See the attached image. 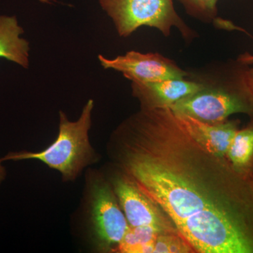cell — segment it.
I'll return each instance as SVG.
<instances>
[{
    "label": "cell",
    "instance_id": "obj_9",
    "mask_svg": "<svg viewBox=\"0 0 253 253\" xmlns=\"http://www.w3.org/2000/svg\"><path fill=\"white\" fill-rule=\"evenodd\" d=\"M176 115L190 135L204 149L218 157L226 158L228 150L240 129L239 120L210 123L185 115Z\"/></svg>",
    "mask_w": 253,
    "mask_h": 253
},
{
    "label": "cell",
    "instance_id": "obj_11",
    "mask_svg": "<svg viewBox=\"0 0 253 253\" xmlns=\"http://www.w3.org/2000/svg\"><path fill=\"white\" fill-rule=\"evenodd\" d=\"M226 158L236 172L253 178V118L236 132Z\"/></svg>",
    "mask_w": 253,
    "mask_h": 253
},
{
    "label": "cell",
    "instance_id": "obj_6",
    "mask_svg": "<svg viewBox=\"0 0 253 253\" xmlns=\"http://www.w3.org/2000/svg\"><path fill=\"white\" fill-rule=\"evenodd\" d=\"M109 182L129 226H151L164 234H179L162 208L146 196L126 173L118 168Z\"/></svg>",
    "mask_w": 253,
    "mask_h": 253
},
{
    "label": "cell",
    "instance_id": "obj_17",
    "mask_svg": "<svg viewBox=\"0 0 253 253\" xmlns=\"http://www.w3.org/2000/svg\"><path fill=\"white\" fill-rule=\"evenodd\" d=\"M3 162L4 161L1 160V158H0V185L2 184L6 176V169L3 165Z\"/></svg>",
    "mask_w": 253,
    "mask_h": 253
},
{
    "label": "cell",
    "instance_id": "obj_13",
    "mask_svg": "<svg viewBox=\"0 0 253 253\" xmlns=\"http://www.w3.org/2000/svg\"><path fill=\"white\" fill-rule=\"evenodd\" d=\"M189 16L206 23L217 18L218 0H177Z\"/></svg>",
    "mask_w": 253,
    "mask_h": 253
},
{
    "label": "cell",
    "instance_id": "obj_4",
    "mask_svg": "<svg viewBox=\"0 0 253 253\" xmlns=\"http://www.w3.org/2000/svg\"><path fill=\"white\" fill-rule=\"evenodd\" d=\"M99 3L120 37L130 36L142 26L156 28L166 37L176 28L188 41L196 37L176 12L173 0H99Z\"/></svg>",
    "mask_w": 253,
    "mask_h": 253
},
{
    "label": "cell",
    "instance_id": "obj_16",
    "mask_svg": "<svg viewBox=\"0 0 253 253\" xmlns=\"http://www.w3.org/2000/svg\"><path fill=\"white\" fill-rule=\"evenodd\" d=\"M239 61L241 64L247 65L253 63V56L246 53L242 55L239 59Z\"/></svg>",
    "mask_w": 253,
    "mask_h": 253
},
{
    "label": "cell",
    "instance_id": "obj_3",
    "mask_svg": "<svg viewBox=\"0 0 253 253\" xmlns=\"http://www.w3.org/2000/svg\"><path fill=\"white\" fill-rule=\"evenodd\" d=\"M203 82V89L179 100L169 109L176 114L210 123L223 122L238 113L253 118V96L240 82L236 71L224 81Z\"/></svg>",
    "mask_w": 253,
    "mask_h": 253
},
{
    "label": "cell",
    "instance_id": "obj_12",
    "mask_svg": "<svg viewBox=\"0 0 253 253\" xmlns=\"http://www.w3.org/2000/svg\"><path fill=\"white\" fill-rule=\"evenodd\" d=\"M161 234L164 233L151 226H129L116 253H154L155 241Z\"/></svg>",
    "mask_w": 253,
    "mask_h": 253
},
{
    "label": "cell",
    "instance_id": "obj_7",
    "mask_svg": "<svg viewBox=\"0 0 253 253\" xmlns=\"http://www.w3.org/2000/svg\"><path fill=\"white\" fill-rule=\"evenodd\" d=\"M98 59L104 69L121 72L131 83L183 79L189 76V73L179 67L174 61L158 53L143 54L129 51L112 59L99 54Z\"/></svg>",
    "mask_w": 253,
    "mask_h": 253
},
{
    "label": "cell",
    "instance_id": "obj_2",
    "mask_svg": "<svg viewBox=\"0 0 253 253\" xmlns=\"http://www.w3.org/2000/svg\"><path fill=\"white\" fill-rule=\"evenodd\" d=\"M94 106V101L88 100L76 121H70L66 113L60 111L59 133L52 144L40 152L9 153L1 160H36L60 172L63 180H75L86 166L96 161V154L89 136Z\"/></svg>",
    "mask_w": 253,
    "mask_h": 253
},
{
    "label": "cell",
    "instance_id": "obj_5",
    "mask_svg": "<svg viewBox=\"0 0 253 253\" xmlns=\"http://www.w3.org/2000/svg\"><path fill=\"white\" fill-rule=\"evenodd\" d=\"M90 212L93 235L98 251L116 253L129 229L109 181L99 178L91 189Z\"/></svg>",
    "mask_w": 253,
    "mask_h": 253
},
{
    "label": "cell",
    "instance_id": "obj_14",
    "mask_svg": "<svg viewBox=\"0 0 253 253\" xmlns=\"http://www.w3.org/2000/svg\"><path fill=\"white\" fill-rule=\"evenodd\" d=\"M153 253H195L179 234H161L155 241Z\"/></svg>",
    "mask_w": 253,
    "mask_h": 253
},
{
    "label": "cell",
    "instance_id": "obj_1",
    "mask_svg": "<svg viewBox=\"0 0 253 253\" xmlns=\"http://www.w3.org/2000/svg\"><path fill=\"white\" fill-rule=\"evenodd\" d=\"M113 157L195 253H253V178L204 149L172 110L140 109L123 121Z\"/></svg>",
    "mask_w": 253,
    "mask_h": 253
},
{
    "label": "cell",
    "instance_id": "obj_10",
    "mask_svg": "<svg viewBox=\"0 0 253 253\" xmlns=\"http://www.w3.org/2000/svg\"><path fill=\"white\" fill-rule=\"evenodd\" d=\"M24 30L16 16L0 15V58L29 68L30 43L21 38Z\"/></svg>",
    "mask_w": 253,
    "mask_h": 253
},
{
    "label": "cell",
    "instance_id": "obj_8",
    "mask_svg": "<svg viewBox=\"0 0 253 253\" xmlns=\"http://www.w3.org/2000/svg\"><path fill=\"white\" fill-rule=\"evenodd\" d=\"M203 81L169 79L148 83H131V92L141 109H169L179 100L203 89Z\"/></svg>",
    "mask_w": 253,
    "mask_h": 253
},
{
    "label": "cell",
    "instance_id": "obj_15",
    "mask_svg": "<svg viewBox=\"0 0 253 253\" xmlns=\"http://www.w3.org/2000/svg\"><path fill=\"white\" fill-rule=\"evenodd\" d=\"M236 75L240 82L253 97V67L238 68Z\"/></svg>",
    "mask_w": 253,
    "mask_h": 253
}]
</instances>
